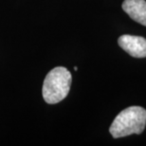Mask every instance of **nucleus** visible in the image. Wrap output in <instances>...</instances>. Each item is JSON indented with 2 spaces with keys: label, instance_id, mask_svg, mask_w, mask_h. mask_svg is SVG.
<instances>
[{
  "label": "nucleus",
  "instance_id": "nucleus-3",
  "mask_svg": "<svg viewBox=\"0 0 146 146\" xmlns=\"http://www.w3.org/2000/svg\"><path fill=\"white\" fill-rule=\"evenodd\" d=\"M118 44L130 56L134 58L146 57V39L144 37L123 34L119 37Z\"/></svg>",
  "mask_w": 146,
  "mask_h": 146
},
{
  "label": "nucleus",
  "instance_id": "nucleus-5",
  "mask_svg": "<svg viewBox=\"0 0 146 146\" xmlns=\"http://www.w3.org/2000/svg\"><path fill=\"white\" fill-rule=\"evenodd\" d=\"M74 70H75V71H77V70H78V68H77V66H74Z\"/></svg>",
  "mask_w": 146,
  "mask_h": 146
},
{
  "label": "nucleus",
  "instance_id": "nucleus-1",
  "mask_svg": "<svg viewBox=\"0 0 146 146\" xmlns=\"http://www.w3.org/2000/svg\"><path fill=\"white\" fill-rule=\"evenodd\" d=\"M146 125V110L141 106H130L121 111L109 127L114 139L123 138L133 134L139 135Z\"/></svg>",
  "mask_w": 146,
  "mask_h": 146
},
{
  "label": "nucleus",
  "instance_id": "nucleus-4",
  "mask_svg": "<svg viewBox=\"0 0 146 146\" xmlns=\"http://www.w3.org/2000/svg\"><path fill=\"white\" fill-rule=\"evenodd\" d=\"M121 8L130 18L146 27V1L145 0H124Z\"/></svg>",
  "mask_w": 146,
  "mask_h": 146
},
{
  "label": "nucleus",
  "instance_id": "nucleus-2",
  "mask_svg": "<svg viewBox=\"0 0 146 146\" xmlns=\"http://www.w3.org/2000/svg\"><path fill=\"white\" fill-rule=\"evenodd\" d=\"M71 73L64 66H57L46 74L43 84V98L48 104L63 101L70 90Z\"/></svg>",
  "mask_w": 146,
  "mask_h": 146
}]
</instances>
